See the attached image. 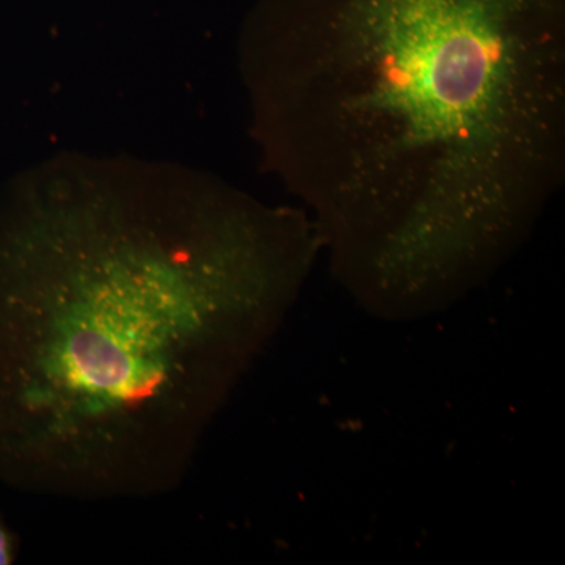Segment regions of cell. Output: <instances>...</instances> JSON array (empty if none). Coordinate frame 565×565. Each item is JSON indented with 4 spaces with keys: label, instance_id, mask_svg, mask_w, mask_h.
Returning a JSON list of instances; mask_svg holds the SVG:
<instances>
[{
    "label": "cell",
    "instance_id": "obj_1",
    "mask_svg": "<svg viewBox=\"0 0 565 565\" xmlns=\"http://www.w3.org/2000/svg\"><path fill=\"white\" fill-rule=\"evenodd\" d=\"M321 247L177 163L58 154L0 204V479L145 500L184 481Z\"/></svg>",
    "mask_w": 565,
    "mask_h": 565
},
{
    "label": "cell",
    "instance_id": "obj_2",
    "mask_svg": "<svg viewBox=\"0 0 565 565\" xmlns=\"http://www.w3.org/2000/svg\"><path fill=\"white\" fill-rule=\"evenodd\" d=\"M263 167L379 302L462 291L565 181V0H255L239 35Z\"/></svg>",
    "mask_w": 565,
    "mask_h": 565
},
{
    "label": "cell",
    "instance_id": "obj_3",
    "mask_svg": "<svg viewBox=\"0 0 565 565\" xmlns=\"http://www.w3.org/2000/svg\"><path fill=\"white\" fill-rule=\"evenodd\" d=\"M17 535L0 520V565L13 564L17 561Z\"/></svg>",
    "mask_w": 565,
    "mask_h": 565
}]
</instances>
